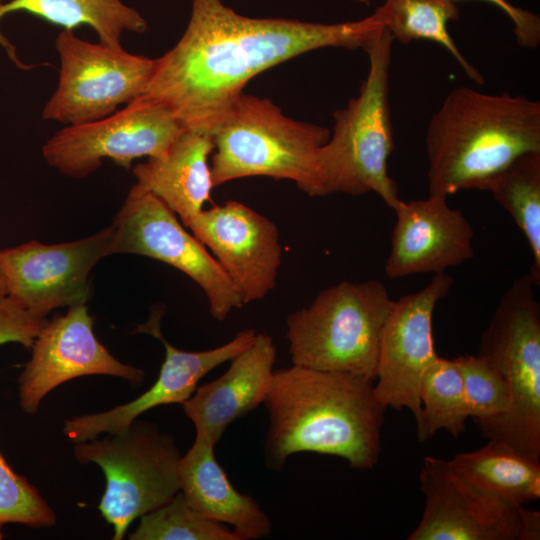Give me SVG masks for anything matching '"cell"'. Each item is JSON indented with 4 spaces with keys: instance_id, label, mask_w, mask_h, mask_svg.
I'll use <instances>...</instances> for the list:
<instances>
[{
    "instance_id": "20",
    "label": "cell",
    "mask_w": 540,
    "mask_h": 540,
    "mask_svg": "<svg viewBox=\"0 0 540 540\" xmlns=\"http://www.w3.org/2000/svg\"><path fill=\"white\" fill-rule=\"evenodd\" d=\"M215 445L207 435L196 432L193 445L179 461L180 492L197 512L230 526L238 540L268 536L272 530L268 515L253 497L231 484L215 457Z\"/></svg>"
},
{
    "instance_id": "6",
    "label": "cell",
    "mask_w": 540,
    "mask_h": 540,
    "mask_svg": "<svg viewBox=\"0 0 540 540\" xmlns=\"http://www.w3.org/2000/svg\"><path fill=\"white\" fill-rule=\"evenodd\" d=\"M376 280H343L287 317L292 363L375 380L380 339L393 306Z\"/></svg>"
},
{
    "instance_id": "18",
    "label": "cell",
    "mask_w": 540,
    "mask_h": 540,
    "mask_svg": "<svg viewBox=\"0 0 540 540\" xmlns=\"http://www.w3.org/2000/svg\"><path fill=\"white\" fill-rule=\"evenodd\" d=\"M447 198L402 201L395 209L396 224L384 271L389 279L420 273H445L474 256V230L462 211Z\"/></svg>"
},
{
    "instance_id": "28",
    "label": "cell",
    "mask_w": 540,
    "mask_h": 540,
    "mask_svg": "<svg viewBox=\"0 0 540 540\" xmlns=\"http://www.w3.org/2000/svg\"><path fill=\"white\" fill-rule=\"evenodd\" d=\"M454 360L463 378L469 417L478 428L507 415L512 397L503 376L477 355H461Z\"/></svg>"
},
{
    "instance_id": "30",
    "label": "cell",
    "mask_w": 540,
    "mask_h": 540,
    "mask_svg": "<svg viewBox=\"0 0 540 540\" xmlns=\"http://www.w3.org/2000/svg\"><path fill=\"white\" fill-rule=\"evenodd\" d=\"M48 320L26 310L9 295L0 298V345L19 343L31 348Z\"/></svg>"
},
{
    "instance_id": "3",
    "label": "cell",
    "mask_w": 540,
    "mask_h": 540,
    "mask_svg": "<svg viewBox=\"0 0 540 540\" xmlns=\"http://www.w3.org/2000/svg\"><path fill=\"white\" fill-rule=\"evenodd\" d=\"M425 145L429 195L488 191L517 157L540 151V102L457 87L432 116Z\"/></svg>"
},
{
    "instance_id": "22",
    "label": "cell",
    "mask_w": 540,
    "mask_h": 540,
    "mask_svg": "<svg viewBox=\"0 0 540 540\" xmlns=\"http://www.w3.org/2000/svg\"><path fill=\"white\" fill-rule=\"evenodd\" d=\"M447 462L470 486L506 504L525 506L540 498V460L504 442L489 440Z\"/></svg>"
},
{
    "instance_id": "31",
    "label": "cell",
    "mask_w": 540,
    "mask_h": 540,
    "mask_svg": "<svg viewBox=\"0 0 540 540\" xmlns=\"http://www.w3.org/2000/svg\"><path fill=\"white\" fill-rule=\"evenodd\" d=\"M456 1V0H452ZM490 3L505 13L513 23L518 45L536 48L540 43V18L537 14L514 5L509 0H479Z\"/></svg>"
},
{
    "instance_id": "11",
    "label": "cell",
    "mask_w": 540,
    "mask_h": 540,
    "mask_svg": "<svg viewBox=\"0 0 540 540\" xmlns=\"http://www.w3.org/2000/svg\"><path fill=\"white\" fill-rule=\"evenodd\" d=\"M184 128L166 108L141 100L99 120L65 126L42 148L60 173L83 178L111 159L130 168L140 157L163 156Z\"/></svg>"
},
{
    "instance_id": "15",
    "label": "cell",
    "mask_w": 540,
    "mask_h": 540,
    "mask_svg": "<svg viewBox=\"0 0 540 540\" xmlns=\"http://www.w3.org/2000/svg\"><path fill=\"white\" fill-rule=\"evenodd\" d=\"M31 348V358L18 378L19 405L29 415L38 411L49 392L74 378L107 375L134 386L145 379L142 369L122 363L98 341L85 304L48 320Z\"/></svg>"
},
{
    "instance_id": "17",
    "label": "cell",
    "mask_w": 540,
    "mask_h": 540,
    "mask_svg": "<svg viewBox=\"0 0 540 540\" xmlns=\"http://www.w3.org/2000/svg\"><path fill=\"white\" fill-rule=\"evenodd\" d=\"M161 316V312H154L147 322L136 329V332L156 337L165 347V359L155 383L130 402L99 413L65 419L62 432L69 441L78 443L94 439L103 433H117L150 409L165 404H183L195 392L200 379L246 349L256 336L254 329H245L229 342L213 349L183 351L172 346L163 337L160 329Z\"/></svg>"
},
{
    "instance_id": "4",
    "label": "cell",
    "mask_w": 540,
    "mask_h": 540,
    "mask_svg": "<svg viewBox=\"0 0 540 540\" xmlns=\"http://www.w3.org/2000/svg\"><path fill=\"white\" fill-rule=\"evenodd\" d=\"M330 130L294 120L267 98L242 93L212 134L214 187L235 179H287L309 196H325L320 152Z\"/></svg>"
},
{
    "instance_id": "13",
    "label": "cell",
    "mask_w": 540,
    "mask_h": 540,
    "mask_svg": "<svg viewBox=\"0 0 540 540\" xmlns=\"http://www.w3.org/2000/svg\"><path fill=\"white\" fill-rule=\"evenodd\" d=\"M112 238L109 226L72 242L47 245L30 241L1 249L0 268L8 295L43 318L55 308L85 304L89 274L108 255Z\"/></svg>"
},
{
    "instance_id": "7",
    "label": "cell",
    "mask_w": 540,
    "mask_h": 540,
    "mask_svg": "<svg viewBox=\"0 0 540 540\" xmlns=\"http://www.w3.org/2000/svg\"><path fill=\"white\" fill-rule=\"evenodd\" d=\"M529 274L514 279L482 332L477 356L506 381L512 406L503 418L479 428L540 460V305Z\"/></svg>"
},
{
    "instance_id": "12",
    "label": "cell",
    "mask_w": 540,
    "mask_h": 540,
    "mask_svg": "<svg viewBox=\"0 0 540 540\" xmlns=\"http://www.w3.org/2000/svg\"><path fill=\"white\" fill-rule=\"evenodd\" d=\"M422 518L409 540H538L540 513L470 486L447 461L426 456L419 473Z\"/></svg>"
},
{
    "instance_id": "32",
    "label": "cell",
    "mask_w": 540,
    "mask_h": 540,
    "mask_svg": "<svg viewBox=\"0 0 540 540\" xmlns=\"http://www.w3.org/2000/svg\"><path fill=\"white\" fill-rule=\"evenodd\" d=\"M7 295H8L7 284H6L3 272L0 268V298L5 297Z\"/></svg>"
},
{
    "instance_id": "8",
    "label": "cell",
    "mask_w": 540,
    "mask_h": 540,
    "mask_svg": "<svg viewBox=\"0 0 540 540\" xmlns=\"http://www.w3.org/2000/svg\"><path fill=\"white\" fill-rule=\"evenodd\" d=\"M75 459L98 465L105 476L99 511L124 538L133 521L169 502L179 491L181 454L174 436L139 418L124 430L74 443Z\"/></svg>"
},
{
    "instance_id": "14",
    "label": "cell",
    "mask_w": 540,
    "mask_h": 540,
    "mask_svg": "<svg viewBox=\"0 0 540 540\" xmlns=\"http://www.w3.org/2000/svg\"><path fill=\"white\" fill-rule=\"evenodd\" d=\"M452 284V276L434 274L424 288L394 301L382 330L375 394L385 408L409 409L415 422L421 416L422 376L438 357L433 338L434 309Z\"/></svg>"
},
{
    "instance_id": "10",
    "label": "cell",
    "mask_w": 540,
    "mask_h": 540,
    "mask_svg": "<svg viewBox=\"0 0 540 540\" xmlns=\"http://www.w3.org/2000/svg\"><path fill=\"white\" fill-rule=\"evenodd\" d=\"M111 226L108 255H143L175 267L202 288L213 318L223 321L243 305L213 255L182 227L170 208L141 185L130 189Z\"/></svg>"
},
{
    "instance_id": "26",
    "label": "cell",
    "mask_w": 540,
    "mask_h": 540,
    "mask_svg": "<svg viewBox=\"0 0 540 540\" xmlns=\"http://www.w3.org/2000/svg\"><path fill=\"white\" fill-rule=\"evenodd\" d=\"M421 416L416 422L420 442L438 430L459 437L469 417L461 371L454 359L437 357L424 372L419 389Z\"/></svg>"
},
{
    "instance_id": "19",
    "label": "cell",
    "mask_w": 540,
    "mask_h": 540,
    "mask_svg": "<svg viewBox=\"0 0 540 540\" xmlns=\"http://www.w3.org/2000/svg\"><path fill=\"white\" fill-rule=\"evenodd\" d=\"M275 359L272 337L256 333L253 342L231 359L225 373L197 387L182 404L196 432L207 435L216 444L231 423L264 403Z\"/></svg>"
},
{
    "instance_id": "2",
    "label": "cell",
    "mask_w": 540,
    "mask_h": 540,
    "mask_svg": "<svg viewBox=\"0 0 540 540\" xmlns=\"http://www.w3.org/2000/svg\"><path fill=\"white\" fill-rule=\"evenodd\" d=\"M263 404L269 416L270 467H283L299 452L337 456L358 470L377 465L386 408L374 381L293 364L273 372Z\"/></svg>"
},
{
    "instance_id": "23",
    "label": "cell",
    "mask_w": 540,
    "mask_h": 540,
    "mask_svg": "<svg viewBox=\"0 0 540 540\" xmlns=\"http://www.w3.org/2000/svg\"><path fill=\"white\" fill-rule=\"evenodd\" d=\"M27 12L64 29L82 24L93 28L99 43L121 49L123 32L143 33L148 25L143 16L121 0H0V19L13 12ZM0 44L13 62L18 61L13 45L0 33Z\"/></svg>"
},
{
    "instance_id": "24",
    "label": "cell",
    "mask_w": 540,
    "mask_h": 540,
    "mask_svg": "<svg viewBox=\"0 0 540 540\" xmlns=\"http://www.w3.org/2000/svg\"><path fill=\"white\" fill-rule=\"evenodd\" d=\"M394 40L408 44L429 40L443 46L459 63L465 74L483 84L481 73L470 64L448 32V23L459 18L452 0H384L374 12Z\"/></svg>"
},
{
    "instance_id": "5",
    "label": "cell",
    "mask_w": 540,
    "mask_h": 540,
    "mask_svg": "<svg viewBox=\"0 0 540 540\" xmlns=\"http://www.w3.org/2000/svg\"><path fill=\"white\" fill-rule=\"evenodd\" d=\"M394 39L384 28L366 49L369 71L358 96L333 114V132L320 152L324 194L375 192L395 209L402 200L388 173L394 149L389 69Z\"/></svg>"
},
{
    "instance_id": "16",
    "label": "cell",
    "mask_w": 540,
    "mask_h": 540,
    "mask_svg": "<svg viewBox=\"0 0 540 540\" xmlns=\"http://www.w3.org/2000/svg\"><path fill=\"white\" fill-rule=\"evenodd\" d=\"M185 226L212 251L243 304L263 299L275 287L282 249L272 220L231 200L203 209Z\"/></svg>"
},
{
    "instance_id": "27",
    "label": "cell",
    "mask_w": 540,
    "mask_h": 540,
    "mask_svg": "<svg viewBox=\"0 0 540 540\" xmlns=\"http://www.w3.org/2000/svg\"><path fill=\"white\" fill-rule=\"evenodd\" d=\"M130 540H238L229 526L193 509L179 491L169 502L140 517Z\"/></svg>"
},
{
    "instance_id": "25",
    "label": "cell",
    "mask_w": 540,
    "mask_h": 540,
    "mask_svg": "<svg viewBox=\"0 0 540 540\" xmlns=\"http://www.w3.org/2000/svg\"><path fill=\"white\" fill-rule=\"evenodd\" d=\"M494 199L523 232L532 253L530 277L540 285V151L512 161L492 182Z\"/></svg>"
},
{
    "instance_id": "21",
    "label": "cell",
    "mask_w": 540,
    "mask_h": 540,
    "mask_svg": "<svg viewBox=\"0 0 540 540\" xmlns=\"http://www.w3.org/2000/svg\"><path fill=\"white\" fill-rule=\"evenodd\" d=\"M213 150L212 135L183 129L163 156L137 164L133 174L185 226L210 199L214 185L208 160Z\"/></svg>"
},
{
    "instance_id": "29",
    "label": "cell",
    "mask_w": 540,
    "mask_h": 540,
    "mask_svg": "<svg viewBox=\"0 0 540 540\" xmlns=\"http://www.w3.org/2000/svg\"><path fill=\"white\" fill-rule=\"evenodd\" d=\"M57 516L38 489L12 469L0 452V539L5 524L51 528Z\"/></svg>"
},
{
    "instance_id": "1",
    "label": "cell",
    "mask_w": 540,
    "mask_h": 540,
    "mask_svg": "<svg viewBox=\"0 0 540 540\" xmlns=\"http://www.w3.org/2000/svg\"><path fill=\"white\" fill-rule=\"evenodd\" d=\"M383 28L375 13L327 24L252 18L221 0H191L183 35L156 59L137 100L166 108L184 129L212 135L244 87L261 72L321 48L366 51Z\"/></svg>"
},
{
    "instance_id": "9",
    "label": "cell",
    "mask_w": 540,
    "mask_h": 540,
    "mask_svg": "<svg viewBox=\"0 0 540 540\" xmlns=\"http://www.w3.org/2000/svg\"><path fill=\"white\" fill-rule=\"evenodd\" d=\"M55 47L59 79L42 117L66 126L102 119L137 100L156 65V59L83 40L72 29L58 34Z\"/></svg>"
}]
</instances>
